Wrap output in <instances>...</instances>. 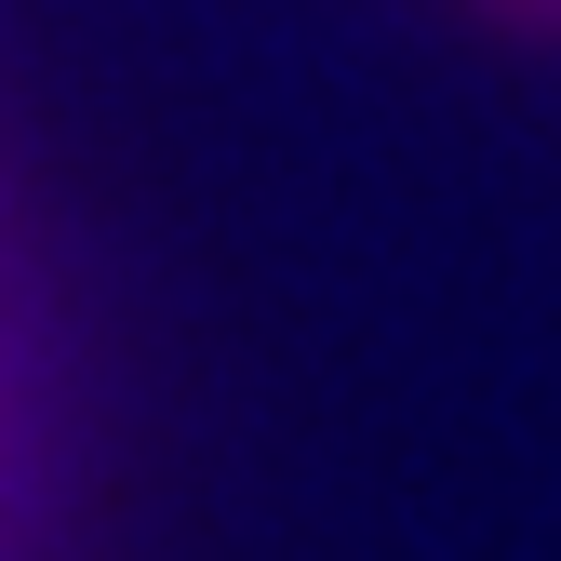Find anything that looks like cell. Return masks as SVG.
<instances>
[{
    "label": "cell",
    "mask_w": 561,
    "mask_h": 561,
    "mask_svg": "<svg viewBox=\"0 0 561 561\" xmlns=\"http://www.w3.org/2000/svg\"><path fill=\"white\" fill-rule=\"evenodd\" d=\"M495 27H535V41H561V0H481Z\"/></svg>",
    "instance_id": "6da1fadb"
}]
</instances>
